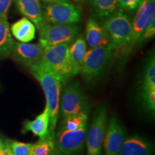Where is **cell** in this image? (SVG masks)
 <instances>
[{
	"mask_svg": "<svg viewBox=\"0 0 155 155\" xmlns=\"http://www.w3.org/2000/svg\"><path fill=\"white\" fill-rule=\"evenodd\" d=\"M31 74L40 83L46 99L45 107L50 116L49 138L54 139L55 129L60 115V98L62 88L61 81L55 74L45 68L39 62L29 68Z\"/></svg>",
	"mask_w": 155,
	"mask_h": 155,
	"instance_id": "obj_1",
	"label": "cell"
},
{
	"mask_svg": "<svg viewBox=\"0 0 155 155\" xmlns=\"http://www.w3.org/2000/svg\"><path fill=\"white\" fill-rule=\"evenodd\" d=\"M71 44H58L44 48L43 55L40 61L45 68L59 78L63 84L74 76L69 58Z\"/></svg>",
	"mask_w": 155,
	"mask_h": 155,
	"instance_id": "obj_2",
	"label": "cell"
},
{
	"mask_svg": "<svg viewBox=\"0 0 155 155\" xmlns=\"http://www.w3.org/2000/svg\"><path fill=\"white\" fill-rule=\"evenodd\" d=\"M113 51L110 45L91 48L86 51L80 73L87 83H94L100 78L111 61Z\"/></svg>",
	"mask_w": 155,
	"mask_h": 155,
	"instance_id": "obj_3",
	"label": "cell"
},
{
	"mask_svg": "<svg viewBox=\"0 0 155 155\" xmlns=\"http://www.w3.org/2000/svg\"><path fill=\"white\" fill-rule=\"evenodd\" d=\"M102 28L109 39L110 46L113 50H116L124 47L129 42L132 29V20L121 9L104 19Z\"/></svg>",
	"mask_w": 155,
	"mask_h": 155,
	"instance_id": "obj_4",
	"label": "cell"
},
{
	"mask_svg": "<svg viewBox=\"0 0 155 155\" xmlns=\"http://www.w3.org/2000/svg\"><path fill=\"white\" fill-rule=\"evenodd\" d=\"M108 124L107 108L99 106L95 111L86 138L87 155H102L104 139Z\"/></svg>",
	"mask_w": 155,
	"mask_h": 155,
	"instance_id": "obj_5",
	"label": "cell"
},
{
	"mask_svg": "<svg viewBox=\"0 0 155 155\" xmlns=\"http://www.w3.org/2000/svg\"><path fill=\"white\" fill-rule=\"evenodd\" d=\"M39 30V42L43 48L63 43H72L78 38L79 28L75 24L61 25L47 23Z\"/></svg>",
	"mask_w": 155,
	"mask_h": 155,
	"instance_id": "obj_6",
	"label": "cell"
},
{
	"mask_svg": "<svg viewBox=\"0 0 155 155\" xmlns=\"http://www.w3.org/2000/svg\"><path fill=\"white\" fill-rule=\"evenodd\" d=\"M43 16L47 23L73 25L81 22L82 12L79 7L70 1L61 2L45 5Z\"/></svg>",
	"mask_w": 155,
	"mask_h": 155,
	"instance_id": "obj_7",
	"label": "cell"
},
{
	"mask_svg": "<svg viewBox=\"0 0 155 155\" xmlns=\"http://www.w3.org/2000/svg\"><path fill=\"white\" fill-rule=\"evenodd\" d=\"M88 123L75 130H60L55 134V147L63 155H78L86 144Z\"/></svg>",
	"mask_w": 155,
	"mask_h": 155,
	"instance_id": "obj_8",
	"label": "cell"
},
{
	"mask_svg": "<svg viewBox=\"0 0 155 155\" xmlns=\"http://www.w3.org/2000/svg\"><path fill=\"white\" fill-rule=\"evenodd\" d=\"M88 103L81 87L77 81L69 83L64 89L60 98V112L63 117L87 112Z\"/></svg>",
	"mask_w": 155,
	"mask_h": 155,
	"instance_id": "obj_9",
	"label": "cell"
},
{
	"mask_svg": "<svg viewBox=\"0 0 155 155\" xmlns=\"http://www.w3.org/2000/svg\"><path fill=\"white\" fill-rule=\"evenodd\" d=\"M155 17V0H144L137 9L134 19L132 21V29L129 42L121 49L123 54H129L136 46L139 37L148 25Z\"/></svg>",
	"mask_w": 155,
	"mask_h": 155,
	"instance_id": "obj_10",
	"label": "cell"
},
{
	"mask_svg": "<svg viewBox=\"0 0 155 155\" xmlns=\"http://www.w3.org/2000/svg\"><path fill=\"white\" fill-rule=\"evenodd\" d=\"M125 139V129L116 116H112L108 121L104 136L105 155H118Z\"/></svg>",
	"mask_w": 155,
	"mask_h": 155,
	"instance_id": "obj_11",
	"label": "cell"
},
{
	"mask_svg": "<svg viewBox=\"0 0 155 155\" xmlns=\"http://www.w3.org/2000/svg\"><path fill=\"white\" fill-rule=\"evenodd\" d=\"M43 52L44 48L40 42H14L9 55L13 60L30 68L41 61Z\"/></svg>",
	"mask_w": 155,
	"mask_h": 155,
	"instance_id": "obj_12",
	"label": "cell"
},
{
	"mask_svg": "<svg viewBox=\"0 0 155 155\" xmlns=\"http://www.w3.org/2000/svg\"><path fill=\"white\" fill-rule=\"evenodd\" d=\"M154 145L150 140L139 135L126 137L118 155H152Z\"/></svg>",
	"mask_w": 155,
	"mask_h": 155,
	"instance_id": "obj_13",
	"label": "cell"
},
{
	"mask_svg": "<svg viewBox=\"0 0 155 155\" xmlns=\"http://www.w3.org/2000/svg\"><path fill=\"white\" fill-rule=\"evenodd\" d=\"M19 12L30 19L38 29L45 24L43 9L40 0H15Z\"/></svg>",
	"mask_w": 155,
	"mask_h": 155,
	"instance_id": "obj_14",
	"label": "cell"
},
{
	"mask_svg": "<svg viewBox=\"0 0 155 155\" xmlns=\"http://www.w3.org/2000/svg\"><path fill=\"white\" fill-rule=\"evenodd\" d=\"M85 40L90 48L110 45L109 39L105 30L94 19H89L87 22Z\"/></svg>",
	"mask_w": 155,
	"mask_h": 155,
	"instance_id": "obj_15",
	"label": "cell"
},
{
	"mask_svg": "<svg viewBox=\"0 0 155 155\" xmlns=\"http://www.w3.org/2000/svg\"><path fill=\"white\" fill-rule=\"evenodd\" d=\"M49 114L48 108L45 107L43 111L37 116L34 120L25 122L22 132L31 131L35 136L39 137V140L48 139L49 138Z\"/></svg>",
	"mask_w": 155,
	"mask_h": 155,
	"instance_id": "obj_16",
	"label": "cell"
},
{
	"mask_svg": "<svg viewBox=\"0 0 155 155\" xmlns=\"http://www.w3.org/2000/svg\"><path fill=\"white\" fill-rule=\"evenodd\" d=\"M11 32L20 42H29L35 38L36 27L30 19L24 17L12 25Z\"/></svg>",
	"mask_w": 155,
	"mask_h": 155,
	"instance_id": "obj_17",
	"label": "cell"
},
{
	"mask_svg": "<svg viewBox=\"0 0 155 155\" xmlns=\"http://www.w3.org/2000/svg\"><path fill=\"white\" fill-rule=\"evenodd\" d=\"M87 45L83 37L76 38L69 48V58L73 68L74 76L80 73L82 64L86 53Z\"/></svg>",
	"mask_w": 155,
	"mask_h": 155,
	"instance_id": "obj_18",
	"label": "cell"
},
{
	"mask_svg": "<svg viewBox=\"0 0 155 155\" xmlns=\"http://www.w3.org/2000/svg\"><path fill=\"white\" fill-rule=\"evenodd\" d=\"M91 7L96 18L104 20L118 11L119 0H91Z\"/></svg>",
	"mask_w": 155,
	"mask_h": 155,
	"instance_id": "obj_19",
	"label": "cell"
},
{
	"mask_svg": "<svg viewBox=\"0 0 155 155\" xmlns=\"http://www.w3.org/2000/svg\"><path fill=\"white\" fill-rule=\"evenodd\" d=\"M13 45L7 19L0 18V57L9 55Z\"/></svg>",
	"mask_w": 155,
	"mask_h": 155,
	"instance_id": "obj_20",
	"label": "cell"
},
{
	"mask_svg": "<svg viewBox=\"0 0 155 155\" xmlns=\"http://www.w3.org/2000/svg\"><path fill=\"white\" fill-rule=\"evenodd\" d=\"M88 113L82 112V113L72 114L65 117H63L60 130H75L79 129L85 124L88 123Z\"/></svg>",
	"mask_w": 155,
	"mask_h": 155,
	"instance_id": "obj_21",
	"label": "cell"
},
{
	"mask_svg": "<svg viewBox=\"0 0 155 155\" xmlns=\"http://www.w3.org/2000/svg\"><path fill=\"white\" fill-rule=\"evenodd\" d=\"M150 89H155V57L154 52L147 60L141 83V91Z\"/></svg>",
	"mask_w": 155,
	"mask_h": 155,
	"instance_id": "obj_22",
	"label": "cell"
},
{
	"mask_svg": "<svg viewBox=\"0 0 155 155\" xmlns=\"http://www.w3.org/2000/svg\"><path fill=\"white\" fill-rule=\"evenodd\" d=\"M55 148L54 139H45L39 140L32 144L31 155H50Z\"/></svg>",
	"mask_w": 155,
	"mask_h": 155,
	"instance_id": "obj_23",
	"label": "cell"
},
{
	"mask_svg": "<svg viewBox=\"0 0 155 155\" xmlns=\"http://www.w3.org/2000/svg\"><path fill=\"white\" fill-rule=\"evenodd\" d=\"M13 155H31L32 144L17 141H6Z\"/></svg>",
	"mask_w": 155,
	"mask_h": 155,
	"instance_id": "obj_24",
	"label": "cell"
},
{
	"mask_svg": "<svg viewBox=\"0 0 155 155\" xmlns=\"http://www.w3.org/2000/svg\"><path fill=\"white\" fill-rule=\"evenodd\" d=\"M141 100L146 108L154 113L155 111V89L144 91L141 92Z\"/></svg>",
	"mask_w": 155,
	"mask_h": 155,
	"instance_id": "obj_25",
	"label": "cell"
},
{
	"mask_svg": "<svg viewBox=\"0 0 155 155\" xmlns=\"http://www.w3.org/2000/svg\"><path fill=\"white\" fill-rule=\"evenodd\" d=\"M155 35V17L152 19V21L147 27V28L144 30L141 36L139 37V40H137L136 46H141V45L146 42L154 38Z\"/></svg>",
	"mask_w": 155,
	"mask_h": 155,
	"instance_id": "obj_26",
	"label": "cell"
},
{
	"mask_svg": "<svg viewBox=\"0 0 155 155\" xmlns=\"http://www.w3.org/2000/svg\"><path fill=\"white\" fill-rule=\"evenodd\" d=\"M144 0H119V6L122 10H137L142 5Z\"/></svg>",
	"mask_w": 155,
	"mask_h": 155,
	"instance_id": "obj_27",
	"label": "cell"
},
{
	"mask_svg": "<svg viewBox=\"0 0 155 155\" xmlns=\"http://www.w3.org/2000/svg\"><path fill=\"white\" fill-rule=\"evenodd\" d=\"M13 0H0V18L7 19V13Z\"/></svg>",
	"mask_w": 155,
	"mask_h": 155,
	"instance_id": "obj_28",
	"label": "cell"
},
{
	"mask_svg": "<svg viewBox=\"0 0 155 155\" xmlns=\"http://www.w3.org/2000/svg\"><path fill=\"white\" fill-rule=\"evenodd\" d=\"M0 155H13L12 154L8 144L6 142L5 143V147H4V148L2 150L1 152H0Z\"/></svg>",
	"mask_w": 155,
	"mask_h": 155,
	"instance_id": "obj_29",
	"label": "cell"
},
{
	"mask_svg": "<svg viewBox=\"0 0 155 155\" xmlns=\"http://www.w3.org/2000/svg\"><path fill=\"white\" fill-rule=\"evenodd\" d=\"M40 2L44 4V5H48V4L58 3L61 2H69V0H40Z\"/></svg>",
	"mask_w": 155,
	"mask_h": 155,
	"instance_id": "obj_30",
	"label": "cell"
},
{
	"mask_svg": "<svg viewBox=\"0 0 155 155\" xmlns=\"http://www.w3.org/2000/svg\"><path fill=\"white\" fill-rule=\"evenodd\" d=\"M50 155H63V154H62V153L55 147V148L53 150V152H52L51 154H50Z\"/></svg>",
	"mask_w": 155,
	"mask_h": 155,
	"instance_id": "obj_31",
	"label": "cell"
},
{
	"mask_svg": "<svg viewBox=\"0 0 155 155\" xmlns=\"http://www.w3.org/2000/svg\"><path fill=\"white\" fill-rule=\"evenodd\" d=\"M4 147H5V144L2 142V141L1 138H0V152H1L2 150L4 148Z\"/></svg>",
	"mask_w": 155,
	"mask_h": 155,
	"instance_id": "obj_32",
	"label": "cell"
},
{
	"mask_svg": "<svg viewBox=\"0 0 155 155\" xmlns=\"http://www.w3.org/2000/svg\"><path fill=\"white\" fill-rule=\"evenodd\" d=\"M74 1L77 2H85L86 0H74Z\"/></svg>",
	"mask_w": 155,
	"mask_h": 155,
	"instance_id": "obj_33",
	"label": "cell"
}]
</instances>
